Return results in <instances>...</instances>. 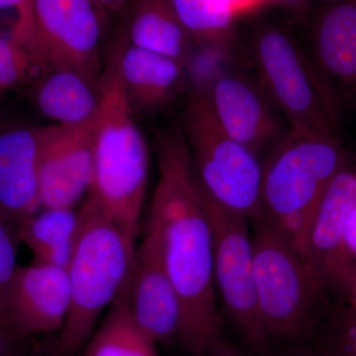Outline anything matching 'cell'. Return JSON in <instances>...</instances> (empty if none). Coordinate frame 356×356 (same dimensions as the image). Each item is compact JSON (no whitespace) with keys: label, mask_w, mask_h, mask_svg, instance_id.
Instances as JSON below:
<instances>
[{"label":"cell","mask_w":356,"mask_h":356,"mask_svg":"<svg viewBox=\"0 0 356 356\" xmlns=\"http://www.w3.org/2000/svg\"><path fill=\"white\" fill-rule=\"evenodd\" d=\"M34 84V99L40 112L58 124L86 123L99 109V86L74 70H48Z\"/></svg>","instance_id":"d6986e66"},{"label":"cell","mask_w":356,"mask_h":356,"mask_svg":"<svg viewBox=\"0 0 356 356\" xmlns=\"http://www.w3.org/2000/svg\"><path fill=\"white\" fill-rule=\"evenodd\" d=\"M245 55L291 130L341 140L343 109L291 34L277 26H259Z\"/></svg>","instance_id":"8992f818"},{"label":"cell","mask_w":356,"mask_h":356,"mask_svg":"<svg viewBox=\"0 0 356 356\" xmlns=\"http://www.w3.org/2000/svg\"><path fill=\"white\" fill-rule=\"evenodd\" d=\"M201 92L222 130L261 161L290 130L259 81L238 67L221 72Z\"/></svg>","instance_id":"8fae6325"},{"label":"cell","mask_w":356,"mask_h":356,"mask_svg":"<svg viewBox=\"0 0 356 356\" xmlns=\"http://www.w3.org/2000/svg\"><path fill=\"white\" fill-rule=\"evenodd\" d=\"M298 356H337L334 353H330L329 350H325V348H321V346H316L314 344L312 348H306L303 350V355H299Z\"/></svg>","instance_id":"d6a6232c"},{"label":"cell","mask_w":356,"mask_h":356,"mask_svg":"<svg viewBox=\"0 0 356 356\" xmlns=\"http://www.w3.org/2000/svg\"><path fill=\"white\" fill-rule=\"evenodd\" d=\"M353 161L343 140L291 129L262 161L264 211L305 257L318 204Z\"/></svg>","instance_id":"5b68a950"},{"label":"cell","mask_w":356,"mask_h":356,"mask_svg":"<svg viewBox=\"0 0 356 356\" xmlns=\"http://www.w3.org/2000/svg\"><path fill=\"white\" fill-rule=\"evenodd\" d=\"M99 90L95 177L89 191L129 240L136 243L146 196L149 151L126 98L118 42L103 67Z\"/></svg>","instance_id":"7a4b0ae2"},{"label":"cell","mask_w":356,"mask_h":356,"mask_svg":"<svg viewBox=\"0 0 356 356\" xmlns=\"http://www.w3.org/2000/svg\"><path fill=\"white\" fill-rule=\"evenodd\" d=\"M44 72L43 65L25 46L0 34V95L35 83Z\"/></svg>","instance_id":"603a6c76"},{"label":"cell","mask_w":356,"mask_h":356,"mask_svg":"<svg viewBox=\"0 0 356 356\" xmlns=\"http://www.w3.org/2000/svg\"><path fill=\"white\" fill-rule=\"evenodd\" d=\"M206 198L212 225L217 298L245 348L266 355L270 339L257 303L250 220L222 207L207 192Z\"/></svg>","instance_id":"9c48e42d"},{"label":"cell","mask_w":356,"mask_h":356,"mask_svg":"<svg viewBox=\"0 0 356 356\" xmlns=\"http://www.w3.org/2000/svg\"><path fill=\"white\" fill-rule=\"evenodd\" d=\"M132 1L133 0H93L98 8L109 13H119Z\"/></svg>","instance_id":"f546056e"},{"label":"cell","mask_w":356,"mask_h":356,"mask_svg":"<svg viewBox=\"0 0 356 356\" xmlns=\"http://www.w3.org/2000/svg\"><path fill=\"white\" fill-rule=\"evenodd\" d=\"M257 303L270 341H313L334 302L266 211L250 220Z\"/></svg>","instance_id":"3957f363"},{"label":"cell","mask_w":356,"mask_h":356,"mask_svg":"<svg viewBox=\"0 0 356 356\" xmlns=\"http://www.w3.org/2000/svg\"><path fill=\"white\" fill-rule=\"evenodd\" d=\"M96 130L97 114L79 125L58 124L40 128L41 208L74 209L88 195L95 177Z\"/></svg>","instance_id":"30bf717a"},{"label":"cell","mask_w":356,"mask_h":356,"mask_svg":"<svg viewBox=\"0 0 356 356\" xmlns=\"http://www.w3.org/2000/svg\"><path fill=\"white\" fill-rule=\"evenodd\" d=\"M156 149L159 178L145 233L158 243L179 298V344L191 356H201L222 339L207 198L181 127L159 133Z\"/></svg>","instance_id":"6da1fadb"},{"label":"cell","mask_w":356,"mask_h":356,"mask_svg":"<svg viewBox=\"0 0 356 356\" xmlns=\"http://www.w3.org/2000/svg\"><path fill=\"white\" fill-rule=\"evenodd\" d=\"M195 44H235V19L214 0H170Z\"/></svg>","instance_id":"7402d4cb"},{"label":"cell","mask_w":356,"mask_h":356,"mask_svg":"<svg viewBox=\"0 0 356 356\" xmlns=\"http://www.w3.org/2000/svg\"><path fill=\"white\" fill-rule=\"evenodd\" d=\"M118 44L122 81L133 114L159 113L188 86L186 70L177 60L133 46L125 37Z\"/></svg>","instance_id":"e0dca14e"},{"label":"cell","mask_w":356,"mask_h":356,"mask_svg":"<svg viewBox=\"0 0 356 356\" xmlns=\"http://www.w3.org/2000/svg\"><path fill=\"white\" fill-rule=\"evenodd\" d=\"M40 128L0 105V213L20 226L41 209Z\"/></svg>","instance_id":"9a60e30c"},{"label":"cell","mask_w":356,"mask_h":356,"mask_svg":"<svg viewBox=\"0 0 356 356\" xmlns=\"http://www.w3.org/2000/svg\"><path fill=\"white\" fill-rule=\"evenodd\" d=\"M269 2H276V3L291 7H300L304 4L305 0H269Z\"/></svg>","instance_id":"836d02e7"},{"label":"cell","mask_w":356,"mask_h":356,"mask_svg":"<svg viewBox=\"0 0 356 356\" xmlns=\"http://www.w3.org/2000/svg\"><path fill=\"white\" fill-rule=\"evenodd\" d=\"M31 0H0V10L15 8L17 10V21L24 19L29 11Z\"/></svg>","instance_id":"f1b7e54d"},{"label":"cell","mask_w":356,"mask_h":356,"mask_svg":"<svg viewBox=\"0 0 356 356\" xmlns=\"http://www.w3.org/2000/svg\"><path fill=\"white\" fill-rule=\"evenodd\" d=\"M134 320L156 343H180L182 314L179 298L166 273L156 240L145 233L136 248L127 280L119 296Z\"/></svg>","instance_id":"4fadbf2b"},{"label":"cell","mask_w":356,"mask_h":356,"mask_svg":"<svg viewBox=\"0 0 356 356\" xmlns=\"http://www.w3.org/2000/svg\"><path fill=\"white\" fill-rule=\"evenodd\" d=\"M201 356H245L236 346H232L222 339H220Z\"/></svg>","instance_id":"83f0119b"},{"label":"cell","mask_w":356,"mask_h":356,"mask_svg":"<svg viewBox=\"0 0 356 356\" xmlns=\"http://www.w3.org/2000/svg\"><path fill=\"white\" fill-rule=\"evenodd\" d=\"M14 337L0 327V356H15L10 351V341Z\"/></svg>","instance_id":"4dcf8cb0"},{"label":"cell","mask_w":356,"mask_h":356,"mask_svg":"<svg viewBox=\"0 0 356 356\" xmlns=\"http://www.w3.org/2000/svg\"><path fill=\"white\" fill-rule=\"evenodd\" d=\"M156 343L117 297L86 346V356H159Z\"/></svg>","instance_id":"44dd1931"},{"label":"cell","mask_w":356,"mask_h":356,"mask_svg":"<svg viewBox=\"0 0 356 356\" xmlns=\"http://www.w3.org/2000/svg\"><path fill=\"white\" fill-rule=\"evenodd\" d=\"M126 40L186 65L195 43L170 0H133Z\"/></svg>","instance_id":"ac0fdd59"},{"label":"cell","mask_w":356,"mask_h":356,"mask_svg":"<svg viewBox=\"0 0 356 356\" xmlns=\"http://www.w3.org/2000/svg\"><path fill=\"white\" fill-rule=\"evenodd\" d=\"M93 0H31L11 37L38 58L44 70H70L99 86L102 22Z\"/></svg>","instance_id":"ba28073f"},{"label":"cell","mask_w":356,"mask_h":356,"mask_svg":"<svg viewBox=\"0 0 356 356\" xmlns=\"http://www.w3.org/2000/svg\"><path fill=\"white\" fill-rule=\"evenodd\" d=\"M70 306L67 268L33 261L19 266L7 305V332L14 339L60 332Z\"/></svg>","instance_id":"5bb4252c"},{"label":"cell","mask_w":356,"mask_h":356,"mask_svg":"<svg viewBox=\"0 0 356 356\" xmlns=\"http://www.w3.org/2000/svg\"><path fill=\"white\" fill-rule=\"evenodd\" d=\"M181 129L208 195L250 220L264 212L261 159L222 130L201 91L189 90Z\"/></svg>","instance_id":"52a82bcc"},{"label":"cell","mask_w":356,"mask_h":356,"mask_svg":"<svg viewBox=\"0 0 356 356\" xmlns=\"http://www.w3.org/2000/svg\"><path fill=\"white\" fill-rule=\"evenodd\" d=\"M344 243L348 254L356 264V203L346 217Z\"/></svg>","instance_id":"4316f807"},{"label":"cell","mask_w":356,"mask_h":356,"mask_svg":"<svg viewBox=\"0 0 356 356\" xmlns=\"http://www.w3.org/2000/svg\"><path fill=\"white\" fill-rule=\"evenodd\" d=\"M314 344L337 356H356V313L334 303L313 339Z\"/></svg>","instance_id":"cb8c5ba5"},{"label":"cell","mask_w":356,"mask_h":356,"mask_svg":"<svg viewBox=\"0 0 356 356\" xmlns=\"http://www.w3.org/2000/svg\"><path fill=\"white\" fill-rule=\"evenodd\" d=\"M79 228V210L41 208L18 227V238L31 250L33 261L67 268Z\"/></svg>","instance_id":"ffe728a7"},{"label":"cell","mask_w":356,"mask_h":356,"mask_svg":"<svg viewBox=\"0 0 356 356\" xmlns=\"http://www.w3.org/2000/svg\"><path fill=\"white\" fill-rule=\"evenodd\" d=\"M306 51L341 108L356 102V0H337L318 13Z\"/></svg>","instance_id":"2e32d148"},{"label":"cell","mask_w":356,"mask_h":356,"mask_svg":"<svg viewBox=\"0 0 356 356\" xmlns=\"http://www.w3.org/2000/svg\"><path fill=\"white\" fill-rule=\"evenodd\" d=\"M79 213V233L67 268L70 306L60 332V348L67 355L86 346L100 316L120 294L137 248L90 191Z\"/></svg>","instance_id":"277c9868"},{"label":"cell","mask_w":356,"mask_h":356,"mask_svg":"<svg viewBox=\"0 0 356 356\" xmlns=\"http://www.w3.org/2000/svg\"><path fill=\"white\" fill-rule=\"evenodd\" d=\"M344 305L348 306L350 310L356 313V266L353 280H351L350 290H348V298H346Z\"/></svg>","instance_id":"1f68e13d"},{"label":"cell","mask_w":356,"mask_h":356,"mask_svg":"<svg viewBox=\"0 0 356 356\" xmlns=\"http://www.w3.org/2000/svg\"><path fill=\"white\" fill-rule=\"evenodd\" d=\"M356 203L353 161L332 180L312 222L306 259L334 303H346L356 264L344 243L346 217Z\"/></svg>","instance_id":"7c38bea8"},{"label":"cell","mask_w":356,"mask_h":356,"mask_svg":"<svg viewBox=\"0 0 356 356\" xmlns=\"http://www.w3.org/2000/svg\"><path fill=\"white\" fill-rule=\"evenodd\" d=\"M217 6L228 13L234 19L245 17L261 10L270 3L269 0H214Z\"/></svg>","instance_id":"484cf974"},{"label":"cell","mask_w":356,"mask_h":356,"mask_svg":"<svg viewBox=\"0 0 356 356\" xmlns=\"http://www.w3.org/2000/svg\"><path fill=\"white\" fill-rule=\"evenodd\" d=\"M19 243L17 227L0 213V327L6 332L9 291L19 266L17 264Z\"/></svg>","instance_id":"d4e9b609"}]
</instances>
